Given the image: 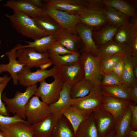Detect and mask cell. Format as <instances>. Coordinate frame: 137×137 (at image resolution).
Returning <instances> with one entry per match:
<instances>
[{
  "instance_id": "5bb4252c",
  "label": "cell",
  "mask_w": 137,
  "mask_h": 137,
  "mask_svg": "<svg viewBox=\"0 0 137 137\" xmlns=\"http://www.w3.org/2000/svg\"><path fill=\"white\" fill-rule=\"evenodd\" d=\"M93 112L99 137H105L114 129L115 120L113 115L103 107Z\"/></svg>"
},
{
  "instance_id": "681fc988",
  "label": "cell",
  "mask_w": 137,
  "mask_h": 137,
  "mask_svg": "<svg viewBox=\"0 0 137 137\" xmlns=\"http://www.w3.org/2000/svg\"><path fill=\"white\" fill-rule=\"evenodd\" d=\"M115 134V131L114 129L105 137H113Z\"/></svg>"
},
{
  "instance_id": "bcb514c9",
  "label": "cell",
  "mask_w": 137,
  "mask_h": 137,
  "mask_svg": "<svg viewBox=\"0 0 137 137\" xmlns=\"http://www.w3.org/2000/svg\"><path fill=\"white\" fill-rule=\"evenodd\" d=\"M11 79V76L8 77L6 75H5L3 77H0V83H8Z\"/></svg>"
},
{
  "instance_id": "ba28073f",
  "label": "cell",
  "mask_w": 137,
  "mask_h": 137,
  "mask_svg": "<svg viewBox=\"0 0 137 137\" xmlns=\"http://www.w3.org/2000/svg\"><path fill=\"white\" fill-rule=\"evenodd\" d=\"M49 55L48 52L39 53L32 47L21 48L16 51L17 59L19 63L30 68L34 67H39L42 65L51 62Z\"/></svg>"
},
{
  "instance_id": "30bf717a",
  "label": "cell",
  "mask_w": 137,
  "mask_h": 137,
  "mask_svg": "<svg viewBox=\"0 0 137 137\" xmlns=\"http://www.w3.org/2000/svg\"><path fill=\"white\" fill-rule=\"evenodd\" d=\"M42 8L54 9L74 15H79L85 8L86 0H45Z\"/></svg>"
},
{
  "instance_id": "f35d334b",
  "label": "cell",
  "mask_w": 137,
  "mask_h": 137,
  "mask_svg": "<svg viewBox=\"0 0 137 137\" xmlns=\"http://www.w3.org/2000/svg\"><path fill=\"white\" fill-rule=\"evenodd\" d=\"M48 52L50 55H61L74 53L68 50L56 40L50 45Z\"/></svg>"
},
{
  "instance_id": "5b68a950",
  "label": "cell",
  "mask_w": 137,
  "mask_h": 137,
  "mask_svg": "<svg viewBox=\"0 0 137 137\" xmlns=\"http://www.w3.org/2000/svg\"><path fill=\"white\" fill-rule=\"evenodd\" d=\"M104 96L100 86H94L90 93L87 96L73 99L71 105L89 114L103 107Z\"/></svg>"
},
{
  "instance_id": "7c38bea8",
  "label": "cell",
  "mask_w": 137,
  "mask_h": 137,
  "mask_svg": "<svg viewBox=\"0 0 137 137\" xmlns=\"http://www.w3.org/2000/svg\"><path fill=\"white\" fill-rule=\"evenodd\" d=\"M57 74L64 83L72 85L84 78L83 66L79 60L73 64L58 68Z\"/></svg>"
},
{
  "instance_id": "f907efd6",
  "label": "cell",
  "mask_w": 137,
  "mask_h": 137,
  "mask_svg": "<svg viewBox=\"0 0 137 137\" xmlns=\"http://www.w3.org/2000/svg\"><path fill=\"white\" fill-rule=\"evenodd\" d=\"M0 137H5L0 130Z\"/></svg>"
},
{
  "instance_id": "f6af8a7d",
  "label": "cell",
  "mask_w": 137,
  "mask_h": 137,
  "mask_svg": "<svg viewBox=\"0 0 137 137\" xmlns=\"http://www.w3.org/2000/svg\"><path fill=\"white\" fill-rule=\"evenodd\" d=\"M30 2L36 7L42 8L43 5L41 0H29Z\"/></svg>"
},
{
  "instance_id": "277c9868",
  "label": "cell",
  "mask_w": 137,
  "mask_h": 137,
  "mask_svg": "<svg viewBox=\"0 0 137 137\" xmlns=\"http://www.w3.org/2000/svg\"><path fill=\"white\" fill-rule=\"evenodd\" d=\"M80 54L79 60L83 66L84 78L90 81L94 86H100L103 76L101 60L88 52L82 51Z\"/></svg>"
},
{
  "instance_id": "ab89813d",
  "label": "cell",
  "mask_w": 137,
  "mask_h": 137,
  "mask_svg": "<svg viewBox=\"0 0 137 137\" xmlns=\"http://www.w3.org/2000/svg\"><path fill=\"white\" fill-rule=\"evenodd\" d=\"M18 122H28L16 115L12 116H6L0 114V126L7 125Z\"/></svg>"
},
{
  "instance_id": "52a82bcc",
  "label": "cell",
  "mask_w": 137,
  "mask_h": 137,
  "mask_svg": "<svg viewBox=\"0 0 137 137\" xmlns=\"http://www.w3.org/2000/svg\"><path fill=\"white\" fill-rule=\"evenodd\" d=\"M53 77L54 80L51 83H47L45 79L40 81V85L34 95L49 105L55 103L58 100L64 84L58 74Z\"/></svg>"
},
{
  "instance_id": "7a4b0ae2",
  "label": "cell",
  "mask_w": 137,
  "mask_h": 137,
  "mask_svg": "<svg viewBox=\"0 0 137 137\" xmlns=\"http://www.w3.org/2000/svg\"><path fill=\"white\" fill-rule=\"evenodd\" d=\"M105 5L101 0H88L80 15V22L93 30L100 29L108 23L104 12Z\"/></svg>"
},
{
  "instance_id": "7402d4cb",
  "label": "cell",
  "mask_w": 137,
  "mask_h": 137,
  "mask_svg": "<svg viewBox=\"0 0 137 137\" xmlns=\"http://www.w3.org/2000/svg\"><path fill=\"white\" fill-rule=\"evenodd\" d=\"M124 67L122 79V85L128 89L137 85V79L134 73V67L137 63V56L131 54L124 57Z\"/></svg>"
},
{
  "instance_id": "4dcf8cb0",
  "label": "cell",
  "mask_w": 137,
  "mask_h": 137,
  "mask_svg": "<svg viewBox=\"0 0 137 137\" xmlns=\"http://www.w3.org/2000/svg\"><path fill=\"white\" fill-rule=\"evenodd\" d=\"M104 95L129 102L132 101L128 89L122 85L113 86H100Z\"/></svg>"
},
{
  "instance_id": "d6a6232c",
  "label": "cell",
  "mask_w": 137,
  "mask_h": 137,
  "mask_svg": "<svg viewBox=\"0 0 137 137\" xmlns=\"http://www.w3.org/2000/svg\"><path fill=\"white\" fill-rule=\"evenodd\" d=\"M93 86L90 81L84 78L71 87L70 91L71 98L74 99L85 96L90 93Z\"/></svg>"
},
{
  "instance_id": "e575fe53",
  "label": "cell",
  "mask_w": 137,
  "mask_h": 137,
  "mask_svg": "<svg viewBox=\"0 0 137 137\" xmlns=\"http://www.w3.org/2000/svg\"><path fill=\"white\" fill-rule=\"evenodd\" d=\"M104 12L108 23L121 26L129 22V17L111 7L105 6Z\"/></svg>"
},
{
  "instance_id": "9c48e42d",
  "label": "cell",
  "mask_w": 137,
  "mask_h": 137,
  "mask_svg": "<svg viewBox=\"0 0 137 137\" xmlns=\"http://www.w3.org/2000/svg\"><path fill=\"white\" fill-rule=\"evenodd\" d=\"M31 68L24 65L18 73L19 83L21 86L27 87L37 83L47 77L53 76L57 74L58 68L53 66L51 69L43 70L38 69L32 72Z\"/></svg>"
},
{
  "instance_id": "cb8c5ba5",
  "label": "cell",
  "mask_w": 137,
  "mask_h": 137,
  "mask_svg": "<svg viewBox=\"0 0 137 137\" xmlns=\"http://www.w3.org/2000/svg\"><path fill=\"white\" fill-rule=\"evenodd\" d=\"M72 85L64 83L63 87L57 101L49 105L52 113L62 115V111L71 105L73 99L70 96V91Z\"/></svg>"
},
{
  "instance_id": "2e32d148",
  "label": "cell",
  "mask_w": 137,
  "mask_h": 137,
  "mask_svg": "<svg viewBox=\"0 0 137 137\" xmlns=\"http://www.w3.org/2000/svg\"><path fill=\"white\" fill-rule=\"evenodd\" d=\"M76 30L81 41V52L84 51L96 56L98 47L96 45L92 37L93 30L80 23L76 26Z\"/></svg>"
},
{
  "instance_id": "4fadbf2b",
  "label": "cell",
  "mask_w": 137,
  "mask_h": 137,
  "mask_svg": "<svg viewBox=\"0 0 137 137\" xmlns=\"http://www.w3.org/2000/svg\"><path fill=\"white\" fill-rule=\"evenodd\" d=\"M131 54L132 51L129 45L119 44L113 39L99 47L96 56L103 60L114 55L125 57Z\"/></svg>"
},
{
  "instance_id": "816d5d0a",
  "label": "cell",
  "mask_w": 137,
  "mask_h": 137,
  "mask_svg": "<svg viewBox=\"0 0 137 137\" xmlns=\"http://www.w3.org/2000/svg\"><path fill=\"white\" fill-rule=\"evenodd\" d=\"M8 83H0V87L4 85L5 84H7Z\"/></svg>"
},
{
  "instance_id": "f5cc1de1",
  "label": "cell",
  "mask_w": 137,
  "mask_h": 137,
  "mask_svg": "<svg viewBox=\"0 0 137 137\" xmlns=\"http://www.w3.org/2000/svg\"><path fill=\"white\" fill-rule=\"evenodd\" d=\"M113 137H117L116 136V135H114V136ZM125 137H128V136H126Z\"/></svg>"
},
{
  "instance_id": "db71d44e",
  "label": "cell",
  "mask_w": 137,
  "mask_h": 137,
  "mask_svg": "<svg viewBox=\"0 0 137 137\" xmlns=\"http://www.w3.org/2000/svg\"><path fill=\"white\" fill-rule=\"evenodd\" d=\"M1 40H0V47L1 46Z\"/></svg>"
},
{
  "instance_id": "7bdbcfd3",
  "label": "cell",
  "mask_w": 137,
  "mask_h": 137,
  "mask_svg": "<svg viewBox=\"0 0 137 137\" xmlns=\"http://www.w3.org/2000/svg\"><path fill=\"white\" fill-rule=\"evenodd\" d=\"M5 84L0 87V114L3 115L10 116L9 113L7 111L5 104L2 102V96L3 92L7 85Z\"/></svg>"
},
{
  "instance_id": "ac0fdd59",
  "label": "cell",
  "mask_w": 137,
  "mask_h": 137,
  "mask_svg": "<svg viewBox=\"0 0 137 137\" xmlns=\"http://www.w3.org/2000/svg\"><path fill=\"white\" fill-rule=\"evenodd\" d=\"M62 115L51 113L44 120L36 124L31 125L33 137H50L53 130Z\"/></svg>"
},
{
  "instance_id": "83f0119b",
  "label": "cell",
  "mask_w": 137,
  "mask_h": 137,
  "mask_svg": "<svg viewBox=\"0 0 137 137\" xmlns=\"http://www.w3.org/2000/svg\"><path fill=\"white\" fill-rule=\"evenodd\" d=\"M33 19L38 26L49 35H55L61 28L57 22L43 10L40 15Z\"/></svg>"
},
{
  "instance_id": "b9f144b4",
  "label": "cell",
  "mask_w": 137,
  "mask_h": 137,
  "mask_svg": "<svg viewBox=\"0 0 137 137\" xmlns=\"http://www.w3.org/2000/svg\"><path fill=\"white\" fill-rule=\"evenodd\" d=\"M124 57L117 62L112 70V71L120 78L121 81L124 67Z\"/></svg>"
},
{
  "instance_id": "8fae6325",
  "label": "cell",
  "mask_w": 137,
  "mask_h": 137,
  "mask_svg": "<svg viewBox=\"0 0 137 137\" xmlns=\"http://www.w3.org/2000/svg\"><path fill=\"white\" fill-rule=\"evenodd\" d=\"M42 9L57 22L61 28L73 34L78 35L76 27L77 24L80 22V15L71 14L55 9Z\"/></svg>"
},
{
  "instance_id": "44dd1931",
  "label": "cell",
  "mask_w": 137,
  "mask_h": 137,
  "mask_svg": "<svg viewBox=\"0 0 137 137\" xmlns=\"http://www.w3.org/2000/svg\"><path fill=\"white\" fill-rule=\"evenodd\" d=\"M104 101L103 108L113 115L116 122L123 115L130 103L121 99L104 95Z\"/></svg>"
},
{
  "instance_id": "f1b7e54d",
  "label": "cell",
  "mask_w": 137,
  "mask_h": 137,
  "mask_svg": "<svg viewBox=\"0 0 137 137\" xmlns=\"http://www.w3.org/2000/svg\"><path fill=\"white\" fill-rule=\"evenodd\" d=\"M50 137H76L72 125L63 115L54 128Z\"/></svg>"
},
{
  "instance_id": "3957f363",
  "label": "cell",
  "mask_w": 137,
  "mask_h": 137,
  "mask_svg": "<svg viewBox=\"0 0 137 137\" xmlns=\"http://www.w3.org/2000/svg\"><path fill=\"white\" fill-rule=\"evenodd\" d=\"M37 88V84L27 87L24 92L17 91L13 98L7 97L6 92L2 94V100L6 105L8 112L11 113L26 120V106L30 99L35 95Z\"/></svg>"
},
{
  "instance_id": "484cf974",
  "label": "cell",
  "mask_w": 137,
  "mask_h": 137,
  "mask_svg": "<svg viewBox=\"0 0 137 137\" xmlns=\"http://www.w3.org/2000/svg\"><path fill=\"white\" fill-rule=\"evenodd\" d=\"M62 113L72 125L76 135L77 129L80 124L90 114L85 113L71 105L64 109Z\"/></svg>"
},
{
  "instance_id": "11a10c76",
  "label": "cell",
  "mask_w": 137,
  "mask_h": 137,
  "mask_svg": "<svg viewBox=\"0 0 137 137\" xmlns=\"http://www.w3.org/2000/svg\"><path fill=\"white\" fill-rule=\"evenodd\" d=\"M2 1V0H0V2Z\"/></svg>"
},
{
  "instance_id": "7dc6e473",
  "label": "cell",
  "mask_w": 137,
  "mask_h": 137,
  "mask_svg": "<svg viewBox=\"0 0 137 137\" xmlns=\"http://www.w3.org/2000/svg\"><path fill=\"white\" fill-rule=\"evenodd\" d=\"M126 136L128 137H137V131L131 129L127 133Z\"/></svg>"
},
{
  "instance_id": "603a6c76",
  "label": "cell",
  "mask_w": 137,
  "mask_h": 137,
  "mask_svg": "<svg viewBox=\"0 0 137 137\" xmlns=\"http://www.w3.org/2000/svg\"><path fill=\"white\" fill-rule=\"evenodd\" d=\"M120 27L108 23L99 30H93V38L96 45L98 47L113 40Z\"/></svg>"
},
{
  "instance_id": "836d02e7",
  "label": "cell",
  "mask_w": 137,
  "mask_h": 137,
  "mask_svg": "<svg viewBox=\"0 0 137 137\" xmlns=\"http://www.w3.org/2000/svg\"><path fill=\"white\" fill-rule=\"evenodd\" d=\"M131 111L129 107L126 109L122 116L116 122L114 130L117 137H125L131 129Z\"/></svg>"
},
{
  "instance_id": "f546056e",
  "label": "cell",
  "mask_w": 137,
  "mask_h": 137,
  "mask_svg": "<svg viewBox=\"0 0 137 137\" xmlns=\"http://www.w3.org/2000/svg\"><path fill=\"white\" fill-rule=\"evenodd\" d=\"M133 19L131 22L119 27L113 38L114 40L119 44L130 46L134 27L137 24V18Z\"/></svg>"
},
{
  "instance_id": "9a60e30c",
  "label": "cell",
  "mask_w": 137,
  "mask_h": 137,
  "mask_svg": "<svg viewBox=\"0 0 137 137\" xmlns=\"http://www.w3.org/2000/svg\"><path fill=\"white\" fill-rule=\"evenodd\" d=\"M55 38L56 40L68 50L73 53H80L79 50L82 48V43L78 35L60 28L56 33Z\"/></svg>"
},
{
  "instance_id": "ee69618b",
  "label": "cell",
  "mask_w": 137,
  "mask_h": 137,
  "mask_svg": "<svg viewBox=\"0 0 137 137\" xmlns=\"http://www.w3.org/2000/svg\"><path fill=\"white\" fill-rule=\"evenodd\" d=\"M132 101L137 102V85L128 89Z\"/></svg>"
},
{
  "instance_id": "d4e9b609",
  "label": "cell",
  "mask_w": 137,
  "mask_h": 137,
  "mask_svg": "<svg viewBox=\"0 0 137 137\" xmlns=\"http://www.w3.org/2000/svg\"><path fill=\"white\" fill-rule=\"evenodd\" d=\"M76 136V137H99L93 112L80 124Z\"/></svg>"
},
{
  "instance_id": "6da1fadb",
  "label": "cell",
  "mask_w": 137,
  "mask_h": 137,
  "mask_svg": "<svg viewBox=\"0 0 137 137\" xmlns=\"http://www.w3.org/2000/svg\"><path fill=\"white\" fill-rule=\"evenodd\" d=\"M12 14H6L11 26L23 36L34 40L48 35L41 29L34 19L24 13L13 11Z\"/></svg>"
},
{
  "instance_id": "60d3db41",
  "label": "cell",
  "mask_w": 137,
  "mask_h": 137,
  "mask_svg": "<svg viewBox=\"0 0 137 137\" xmlns=\"http://www.w3.org/2000/svg\"><path fill=\"white\" fill-rule=\"evenodd\" d=\"M129 107L131 111V128L133 130L137 131V105H132L131 103Z\"/></svg>"
},
{
  "instance_id": "8d00e7d4",
  "label": "cell",
  "mask_w": 137,
  "mask_h": 137,
  "mask_svg": "<svg viewBox=\"0 0 137 137\" xmlns=\"http://www.w3.org/2000/svg\"><path fill=\"white\" fill-rule=\"evenodd\" d=\"M122 85L120 78L112 71L103 75L100 86H113Z\"/></svg>"
},
{
  "instance_id": "8992f818",
  "label": "cell",
  "mask_w": 137,
  "mask_h": 137,
  "mask_svg": "<svg viewBox=\"0 0 137 137\" xmlns=\"http://www.w3.org/2000/svg\"><path fill=\"white\" fill-rule=\"evenodd\" d=\"M51 113L49 105L41 101L39 97L35 95L30 99L26 106V119L31 125L41 122Z\"/></svg>"
},
{
  "instance_id": "74e56055",
  "label": "cell",
  "mask_w": 137,
  "mask_h": 137,
  "mask_svg": "<svg viewBox=\"0 0 137 137\" xmlns=\"http://www.w3.org/2000/svg\"><path fill=\"white\" fill-rule=\"evenodd\" d=\"M124 57L120 55H115L106 59L101 60V66L103 75L112 71L113 68L117 62Z\"/></svg>"
},
{
  "instance_id": "ffe728a7",
  "label": "cell",
  "mask_w": 137,
  "mask_h": 137,
  "mask_svg": "<svg viewBox=\"0 0 137 137\" xmlns=\"http://www.w3.org/2000/svg\"><path fill=\"white\" fill-rule=\"evenodd\" d=\"M3 6L12 9L13 11L22 12L32 19L38 16L43 12L42 8L36 7L29 0H9Z\"/></svg>"
},
{
  "instance_id": "c3c4849f",
  "label": "cell",
  "mask_w": 137,
  "mask_h": 137,
  "mask_svg": "<svg viewBox=\"0 0 137 137\" xmlns=\"http://www.w3.org/2000/svg\"><path fill=\"white\" fill-rule=\"evenodd\" d=\"M52 64V63L51 62L45 63L40 65L39 68L42 70H46V68L51 66Z\"/></svg>"
},
{
  "instance_id": "d6986e66",
  "label": "cell",
  "mask_w": 137,
  "mask_h": 137,
  "mask_svg": "<svg viewBox=\"0 0 137 137\" xmlns=\"http://www.w3.org/2000/svg\"><path fill=\"white\" fill-rule=\"evenodd\" d=\"M16 50L14 47L10 51L6 52L4 55L7 56L9 63L7 64H0V74L5 72L9 73L15 85L18 84V73L25 65L20 64L18 61L16 56Z\"/></svg>"
},
{
  "instance_id": "e0dca14e",
  "label": "cell",
  "mask_w": 137,
  "mask_h": 137,
  "mask_svg": "<svg viewBox=\"0 0 137 137\" xmlns=\"http://www.w3.org/2000/svg\"><path fill=\"white\" fill-rule=\"evenodd\" d=\"M31 125L28 122H17L0 126V130L5 137H33Z\"/></svg>"
},
{
  "instance_id": "1f68e13d",
  "label": "cell",
  "mask_w": 137,
  "mask_h": 137,
  "mask_svg": "<svg viewBox=\"0 0 137 137\" xmlns=\"http://www.w3.org/2000/svg\"><path fill=\"white\" fill-rule=\"evenodd\" d=\"M106 6L111 7L127 16L136 18L135 9L126 1L123 0H101Z\"/></svg>"
},
{
  "instance_id": "4316f807",
  "label": "cell",
  "mask_w": 137,
  "mask_h": 137,
  "mask_svg": "<svg viewBox=\"0 0 137 137\" xmlns=\"http://www.w3.org/2000/svg\"><path fill=\"white\" fill-rule=\"evenodd\" d=\"M55 40V35H49L34 40L33 41H24L27 44L23 45L19 44L15 47L17 50L23 48H33L38 53H45L48 52L49 46Z\"/></svg>"
},
{
  "instance_id": "d590c367",
  "label": "cell",
  "mask_w": 137,
  "mask_h": 137,
  "mask_svg": "<svg viewBox=\"0 0 137 137\" xmlns=\"http://www.w3.org/2000/svg\"><path fill=\"white\" fill-rule=\"evenodd\" d=\"M81 55L79 52H75L64 55H52L49 58L54 66L57 68L73 64L79 60Z\"/></svg>"
}]
</instances>
